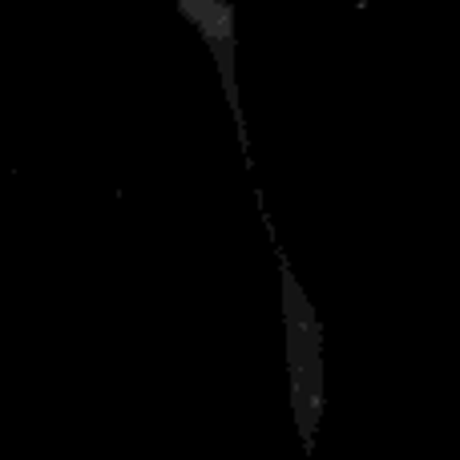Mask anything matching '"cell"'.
<instances>
[{
	"label": "cell",
	"mask_w": 460,
	"mask_h": 460,
	"mask_svg": "<svg viewBox=\"0 0 460 460\" xmlns=\"http://www.w3.org/2000/svg\"><path fill=\"white\" fill-rule=\"evenodd\" d=\"M178 8L199 29V37L207 40L210 53H215L223 85H226V102L234 110L238 134H243V110H238V85H234V8L226 0H178ZM243 150H246V142H243Z\"/></svg>",
	"instance_id": "6da1fadb"
}]
</instances>
